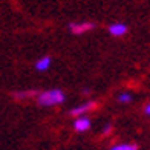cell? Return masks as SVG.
<instances>
[{
    "label": "cell",
    "instance_id": "cell-1",
    "mask_svg": "<svg viewBox=\"0 0 150 150\" xmlns=\"http://www.w3.org/2000/svg\"><path fill=\"white\" fill-rule=\"evenodd\" d=\"M64 100L66 97L60 89H52V91L37 95V103L40 106H57V104L64 103Z\"/></svg>",
    "mask_w": 150,
    "mask_h": 150
},
{
    "label": "cell",
    "instance_id": "cell-2",
    "mask_svg": "<svg viewBox=\"0 0 150 150\" xmlns=\"http://www.w3.org/2000/svg\"><path fill=\"white\" fill-rule=\"evenodd\" d=\"M95 28L93 23H89V22H83V23H71L69 25V29L72 34H83V32H87Z\"/></svg>",
    "mask_w": 150,
    "mask_h": 150
},
{
    "label": "cell",
    "instance_id": "cell-3",
    "mask_svg": "<svg viewBox=\"0 0 150 150\" xmlns=\"http://www.w3.org/2000/svg\"><path fill=\"white\" fill-rule=\"evenodd\" d=\"M109 32H110L113 37H121L127 32V26L124 23H113V25L109 26Z\"/></svg>",
    "mask_w": 150,
    "mask_h": 150
},
{
    "label": "cell",
    "instance_id": "cell-4",
    "mask_svg": "<svg viewBox=\"0 0 150 150\" xmlns=\"http://www.w3.org/2000/svg\"><path fill=\"white\" fill-rule=\"evenodd\" d=\"M74 127H75V130H77V132H86L87 129L91 127V120L86 118V117H80L78 120H75Z\"/></svg>",
    "mask_w": 150,
    "mask_h": 150
},
{
    "label": "cell",
    "instance_id": "cell-5",
    "mask_svg": "<svg viewBox=\"0 0 150 150\" xmlns=\"http://www.w3.org/2000/svg\"><path fill=\"white\" fill-rule=\"evenodd\" d=\"M93 103H84V104H81V106H77V107H74L72 110H71V115H83L86 112H89L91 109H93Z\"/></svg>",
    "mask_w": 150,
    "mask_h": 150
},
{
    "label": "cell",
    "instance_id": "cell-6",
    "mask_svg": "<svg viewBox=\"0 0 150 150\" xmlns=\"http://www.w3.org/2000/svg\"><path fill=\"white\" fill-rule=\"evenodd\" d=\"M49 66H51V58L49 57H43V58H40L35 63V69L40 71V72H43V71L49 69Z\"/></svg>",
    "mask_w": 150,
    "mask_h": 150
},
{
    "label": "cell",
    "instance_id": "cell-7",
    "mask_svg": "<svg viewBox=\"0 0 150 150\" xmlns=\"http://www.w3.org/2000/svg\"><path fill=\"white\" fill-rule=\"evenodd\" d=\"M110 150H136V146H133V144H118V146H113Z\"/></svg>",
    "mask_w": 150,
    "mask_h": 150
},
{
    "label": "cell",
    "instance_id": "cell-8",
    "mask_svg": "<svg viewBox=\"0 0 150 150\" xmlns=\"http://www.w3.org/2000/svg\"><path fill=\"white\" fill-rule=\"evenodd\" d=\"M130 100H132V95H130V93H121L120 97H118L120 103H129Z\"/></svg>",
    "mask_w": 150,
    "mask_h": 150
},
{
    "label": "cell",
    "instance_id": "cell-9",
    "mask_svg": "<svg viewBox=\"0 0 150 150\" xmlns=\"http://www.w3.org/2000/svg\"><path fill=\"white\" fill-rule=\"evenodd\" d=\"M144 112H146V115H150V103L146 106V109H144Z\"/></svg>",
    "mask_w": 150,
    "mask_h": 150
},
{
    "label": "cell",
    "instance_id": "cell-10",
    "mask_svg": "<svg viewBox=\"0 0 150 150\" xmlns=\"http://www.w3.org/2000/svg\"><path fill=\"white\" fill-rule=\"evenodd\" d=\"M110 127H112V126H107V127L104 129V132H103V133H104V135H107L109 132H110Z\"/></svg>",
    "mask_w": 150,
    "mask_h": 150
}]
</instances>
